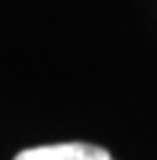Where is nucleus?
<instances>
[{"label":"nucleus","instance_id":"f257e3e1","mask_svg":"<svg viewBox=\"0 0 157 160\" xmlns=\"http://www.w3.org/2000/svg\"><path fill=\"white\" fill-rule=\"evenodd\" d=\"M17 160H110V152L87 142H57L22 150L17 152Z\"/></svg>","mask_w":157,"mask_h":160}]
</instances>
